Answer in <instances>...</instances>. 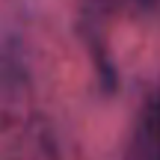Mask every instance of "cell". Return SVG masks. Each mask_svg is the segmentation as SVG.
<instances>
[{
    "instance_id": "1",
    "label": "cell",
    "mask_w": 160,
    "mask_h": 160,
    "mask_svg": "<svg viewBox=\"0 0 160 160\" xmlns=\"http://www.w3.org/2000/svg\"><path fill=\"white\" fill-rule=\"evenodd\" d=\"M131 160H160V98L142 107L131 139Z\"/></svg>"
}]
</instances>
